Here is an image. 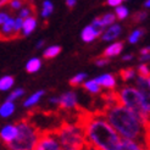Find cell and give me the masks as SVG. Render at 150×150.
Wrapping results in <instances>:
<instances>
[{
    "instance_id": "9a60e30c",
    "label": "cell",
    "mask_w": 150,
    "mask_h": 150,
    "mask_svg": "<svg viewBox=\"0 0 150 150\" xmlns=\"http://www.w3.org/2000/svg\"><path fill=\"white\" fill-rule=\"evenodd\" d=\"M137 86H138V89H139L142 93H143L144 95H146V96H149V86H150V79H149V77L138 76Z\"/></svg>"
},
{
    "instance_id": "3957f363",
    "label": "cell",
    "mask_w": 150,
    "mask_h": 150,
    "mask_svg": "<svg viewBox=\"0 0 150 150\" xmlns=\"http://www.w3.org/2000/svg\"><path fill=\"white\" fill-rule=\"evenodd\" d=\"M17 136L6 146L10 150H34L40 129L31 118H22L17 121Z\"/></svg>"
},
{
    "instance_id": "83f0119b",
    "label": "cell",
    "mask_w": 150,
    "mask_h": 150,
    "mask_svg": "<svg viewBox=\"0 0 150 150\" xmlns=\"http://www.w3.org/2000/svg\"><path fill=\"white\" fill-rule=\"evenodd\" d=\"M144 34V29H136L134 32H132V34L129 35V38H128V40H129V43H132V44H134V43H137L139 39H140V37Z\"/></svg>"
},
{
    "instance_id": "4316f807",
    "label": "cell",
    "mask_w": 150,
    "mask_h": 150,
    "mask_svg": "<svg viewBox=\"0 0 150 150\" xmlns=\"http://www.w3.org/2000/svg\"><path fill=\"white\" fill-rule=\"evenodd\" d=\"M115 12H116V17L118 20H125L127 16H128V9L125 7V6H122V5L116 6V11Z\"/></svg>"
},
{
    "instance_id": "2e32d148",
    "label": "cell",
    "mask_w": 150,
    "mask_h": 150,
    "mask_svg": "<svg viewBox=\"0 0 150 150\" xmlns=\"http://www.w3.org/2000/svg\"><path fill=\"white\" fill-rule=\"evenodd\" d=\"M83 88L86 89L87 92L92 93V94H100L101 93V87L96 83L95 79L92 81H86L83 83Z\"/></svg>"
},
{
    "instance_id": "f1b7e54d",
    "label": "cell",
    "mask_w": 150,
    "mask_h": 150,
    "mask_svg": "<svg viewBox=\"0 0 150 150\" xmlns=\"http://www.w3.org/2000/svg\"><path fill=\"white\" fill-rule=\"evenodd\" d=\"M23 93H25L23 89H16V91H13L9 96H7L6 101H12V100H15V99H17L18 96H22V95H23Z\"/></svg>"
},
{
    "instance_id": "d4e9b609",
    "label": "cell",
    "mask_w": 150,
    "mask_h": 150,
    "mask_svg": "<svg viewBox=\"0 0 150 150\" xmlns=\"http://www.w3.org/2000/svg\"><path fill=\"white\" fill-rule=\"evenodd\" d=\"M86 78H87L86 73H78L70 81V86L71 87H78V86H81L82 83H83V81H86Z\"/></svg>"
},
{
    "instance_id": "cb8c5ba5",
    "label": "cell",
    "mask_w": 150,
    "mask_h": 150,
    "mask_svg": "<svg viewBox=\"0 0 150 150\" xmlns=\"http://www.w3.org/2000/svg\"><path fill=\"white\" fill-rule=\"evenodd\" d=\"M52 10H54V6H52V3L49 1V0H45L43 3V10H42V16L44 18H47L48 16H50Z\"/></svg>"
},
{
    "instance_id": "ee69618b",
    "label": "cell",
    "mask_w": 150,
    "mask_h": 150,
    "mask_svg": "<svg viewBox=\"0 0 150 150\" xmlns=\"http://www.w3.org/2000/svg\"><path fill=\"white\" fill-rule=\"evenodd\" d=\"M144 6H145V7H149V6H150V0H146V1L144 3Z\"/></svg>"
},
{
    "instance_id": "4fadbf2b",
    "label": "cell",
    "mask_w": 150,
    "mask_h": 150,
    "mask_svg": "<svg viewBox=\"0 0 150 150\" xmlns=\"http://www.w3.org/2000/svg\"><path fill=\"white\" fill-rule=\"evenodd\" d=\"M122 49H123V43H121V42H116V43L111 44V45H109L106 49H105V51L103 52V56H104V57H106V59L117 56L120 52L122 51Z\"/></svg>"
},
{
    "instance_id": "8fae6325",
    "label": "cell",
    "mask_w": 150,
    "mask_h": 150,
    "mask_svg": "<svg viewBox=\"0 0 150 150\" xmlns=\"http://www.w3.org/2000/svg\"><path fill=\"white\" fill-rule=\"evenodd\" d=\"M120 33H121V27H120V25H114L112 23L111 27H109L104 33H101V39L104 42L115 40L120 35Z\"/></svg>"
},
{
    "instance_id": "8d00e7d4",
    "label": "cell",
    "mask_w": 150,
    "mask_h": 150,
    "mask_svg": "<svg viewBox=\"0 0 150 150\" xmlns=\"http://www.w3.org/2000/svg\"><path fill=\"white\" fill-rule=\"evenodd\" d=\"M76 3H77V0H66V5L70 7V9H72V7L76 5Z\"/></svg>"
},
{
    "instance_id": "d6986e66",
    "label": "cell",
    "mask_w": 150,
    "mask_h": 150,
    "mask_svg": "<svg viewBox=\"0 0 150 150\" xmlns=\"http://www.w3.org/2000/svg\"><path fill=\"white\" fill-rule=\"evenodd\" d=\"M44 95V91H39V92H37L34 93L33 95H31L29 98L23 103V106L25 108H29V106H33V105H35L39 101V99L42 98V96Z\"/></svg>"
},
{
    "instance_id": "6da1fadb",
    "label": "cell",
    "mask_w": 150,
    "mask_h": 150,
    "mask_svg": "<svg viewBox=\"0 0 150 150\" xmlns=\"http://www.w3.org/2000/svg\"><path fill=\"white\" fill-rule=\"evenodd\" d=\"M122 139H132L149 148V121L120 103L105 104L99 110Z\"/></svg>"
},
{
    "instance_id": "bcb514c9",
    "label": "cell",
    "mask_w": 150,
    "mask_h": 150,
    "mask_svg": "<svg viewBox=\"0 0 150 150\" xmlns=\"http://www.w3.org/2000/svg\"><path fill=\"white\" fill-rule=\"evenodd\" d=\"M122 1H123V0H122Z\"/></svg>"
},
{
    "instance_id": "484cf974",
    "label": "cell",
    "mask_w": 150,
    "mask_h": 150,
    "mask_svg": "<svg viewBox=\"0 0 150 150\" xmlns=\"http://www.w3.org/2000/svg\"><path fill=\"white\" fill-rule=\"evenodd\" d=\"M27 1H28V0H10L7 5H9V7L12 11H18Z\"/></svg>"
},
{
    "instance_id": "603a6c76",
    "label": "cell",
    "mask_w": 150,
    "mask_h": 150,
    "mask_svg": "<svg viewBox=\"0 0 150 150\" xmlns=\"http://www.w3.org/2000/svg\"><path fill=\"white\" fill-rule=\"evenodd\" d=\"M99 20H100V22H101V25H103L104 27H106V26H109V25L114 23V22L116 21V16H115L114 13H105L104 16L99 17Z\"/></svg>"
},
{
    "instance_id": "7dc6e473",
    "label": "cell",
    "mask_w": 150,
    "mask_h": 150,
    "mask_svg": "<svg viewBox=\"0 0 150 150\" xmlns=\"http://www.w3.org/2000/svg\"><path fill=\"white\" fill-rule=\"evenodd\" d=\"M9 150H10V149H9Z\"/></svg>"
},
{
    "instance_id": "74e56055",
    "label": "cell",
    "mask_w": 150,
    "mask_h": 150,
    "mask_svg": "<svg viewBox=\"0 0 150 150\" xmlns=\"http://www.w3.org/2000/svg\"><path fill=\"white\" fill-rule=\"evenodd\" d=\"M9 1H10V0H0V9H1V7H4L5 5L9 4Z\"/></svg>"
},
{
    "instance_id": "ab89813d",
    "label": "cell",
    "mask_w": 150,
    "mask_h": 150,
    "mask_svg": "<svg viewBox=\"0 0 150 150\" xmlns=\"http://www.w3.org/2000/svg\"><path fill=\"white\" fill-rule=\"evenodd\" d=\"M142 55H146V54H149V47L148 48H144V49H142Z\"/></svg>"
},
{
    "instance_id": "836d02e7",
    "label": "cell",
    "mask_w": 150,
    "mask_h": 150,
    "mask_svg": "<svg viewBox=\"0 0 150 150\" xmlns=\"http://www.w3.org/2000/svg\"><path fill=\"white\" fill-rule=\"evenodd\" d=\"M79 150H100V149H98V148L94 146V145L91 144V143H88V142H84V144L82 145V148H81Z\"/></svg>"
},
{
    "instance_id": "52a82bcc",
    "label": "cell",
    "mask_w": 150,
    "mask_h": 150,
    "mask_svg": "<svg viewBox=\"0 0 150 150\" xmlns=\"http://www.w3.org/2000/svg\"><path fill=\"white\" fill-rule=\"evenodd\" d=\"M17 136V127L16 125H9V126H5L4 128L0 132V139H1L5 145H7L9 143L16 138Z\"/></svg>"
},
{
    "instance_id": "60d3db41",
    "label": "cell",
    "mask_w": 150,
    "mask_h": 150,
    "mask_svg": "<svg viewBox=\"0 0 150 150\" xmlns=\"http://www.w3.org/2000/svg\"><path fill=\"white\" fill-rule=\"evenodd\" d=\"M140 60H142V61H148V60H149V54H146V55H143V56L140 57Z\"/></svg>"
},
{
    "instance_id": "9c48e42d",
    "label": "cell",
    "mask_w": 150,
    "mask_h": 150,
    "mask_svg": "<svg viewBox=\"0 0 150 150\" xmlns=\"http://www.w3.org/2000/svg\"><path fill=\"white\" fill-rule=\"evenodd\" d=\"M95 82L100 87L106 88L108 91H114L116 88V78L110 73L101 74V76H99L98 78H95Z\"/></svg>"
},
{
    "instance_id": "f35d334b",
    "label": "cell",
    "mask_w": 150,
    "mask_h": 150,
    "mask_svg": "<svg viewBox=\"0 0 150 150\" xmlns=\"http://www.w3.org/2000/svg\"><path fill=\"white\" fill-rule=\"evenodd\" d=\"M132 59H133V55H125V56L122 57L123 61H128V60H132Z\"/></svg>"
},
{
    "instance_id": "44dd1931",
    "label": "cell",
    "mask_w": 150,
    "mask_h": 150,
    "mask_svg": "<svg viewBox=\"0 0 150 150\" xmlns=\"http://www.w3.org/2000/svg\"><path fill=\"white\" fill-rule=\"evenodd\" d=\"M60 51H61V48L57 45H52L44 51L43 56H44V59H54L55 56H57L60 54Z\"/></svg>"
},
{
    "instance_id": "e575fe53",
    "label": "cell",
    "mask_w": 150,
    "mask_h": 150,
    "mask_svg": "<svg viewBox=\"0 0 150 150\" xmlns=\"http://www.w3.org/2000/svg\"><path fill=\"white\" fill-rule=\"evenodd\" d=\"M95 64L98 65V66H105V65H108V64H109V59H106V57L96 59V60H95Z\"/></svg>"
},
{
    "instance_id": "d590c367",
    "label": "cell",
    "mask_w": 150,
    "mask_h": 150,
    "mask_svg": "<svg viewBox=\"0 0 150 150\" xmlns=\"http://www.w3.org/2000/svg\"><path fill=\"white\" fill-rule=\"evenodd\" d=\"M121 3H122V0H108V4L110 6H114V7L121 5Z\"/></svg>"
},
{
    "instance_id": "b9f144b4",
    "label": "cell",
    "mask_w": 150,
    "mask_h": 150,
    "mask_svg": "<svg viewBox=\"0 0 150 150\" xmlns=\"http://www.w3.org/2000/svg\"><path fill=\"white\" fill-rule=\"evenodd\" d=\"M50 103H52V104H57V105H59V98H51V99H50Z\"/></svg>"
},
{
    "instance_id": "7402d4cb",
    "label": "cell",
    "mask_w": 150,
    "mask_h": 150,
    "mask_svg": "<svg viewBox=\"0 0 150 150\" xmlns=\"http://www.w3.org/2000/svg\"><path fill=\"white\" fill-rule=\"evenodd\" d=\"M134 76H136V71H134V69H132V67L120 71V77H121V79L123 82L131 81L132 78H134Z\"/></svg>"
},
{
    "instance_id": "ffe728a7",
    "label": "cell",
    "mask_w": 150,
    "mask_h": 150,
    "mask_svg": "<svg viewBox=\"0 0 150 150\" xmlns=\"http://www.w3.org/2000/svg\"><path fill=\"white\" fill-rule=\"evenodd\" d=\"M13 86V77L11 76H4L0 78V91H9V89Z\"/></svg>"
},
{
    "instance_id": "277c9868",
    "label": "cell",
    "mask_w": 150,
    "mask_h": 150,
    "mask_svg": "<svg viewBox=\"0 0 150 150\" xmlns=\"http://www.w3.org/2000/svg\"><path fill=\"white\" fill-rule=\"evenodd\" d=\"M117 93V101L123 106L133 110L134 112L149 121V96L144 95L139 89L133 87H125Z\"/></svg>"
},
{
    "instance_id": "f546056e",
    "label": "cell",
    "mask_w": 150,
    "mask_h": 150,
    "mask_svg": "<svg viewBox=\"0 0 150 150\" xmlns=\"http://www.w3.org/2000/svg\"><path fill=\"white\" fill-rule=\"evenodd\" d=\"M149 67H148V65H145V64H143V65H140L139 67H138V74L139 76H142V77H149Z\"/></svg>"
},
{
    "instance_id": "5b68a950",
    "label": "cell",
    "mask_w": 150,
    "mask_h": 150,
    "mask_svg": "<svg viewBox=\"0 0 150 150\" xmlns=\"http://www.w3.org/2000/svg\"><path fill=\"white\" fill-rule=\"evenodd\" d=\"M54 132L64 150H79L86 142L83 129L77 123L62 121Z\"/></svg>"
},
{
    "instance_id": "4dcf8cb0",
    "label": "cell",
    "mask_w": 150,
    "mask_h": 150,
    "mask_svg": "<svg viewBox=\"0 0 150 150\" xmlns=\"http://www.w3.org/2000/svg\"><path fill=\"white\" fill-rule=\"evenodd\" d=\"M13 28H15V32L17 33V35L21 37V29H22V18L21 17L15 18V21H13Z\"/></svg>"
},
{
    "instance_id": "30bf717a",
    "label": "cell",
    "mask_w": 150,
    "mask_h": 150,
    "mask_svg": "<svg viewBox=\"0 0 150 150\" xmlns=\"http://www.w3.org/2000/svg\"><path fill=\"white\" fill-rule=\"evenodd\" d=\"M101 33H103L101 31H99V29L94 28V27L91 25V26H87V27L83 29V31H82L81 38H82V40L86 42V43H91V42H93L95 38L100 37Z\"/></svg>"
},
{
    "instance_id": "ba28073f",
    "label": "cell",
    "mask_w": 150,
    "mask_h": 150,
    "mask_svg": "<svg viewBox=\"0 0 150 150\" xmlns=\"http://www.w3.org/2000/svg\"><path fill=\"white\" fill-rule=\"evenodd\" d=\"M149 148L144 145L143 143H139L137 140H132V139H122L120 142V145L117 150H148Z\"/></svg>"
},
{
    "instance_id": "f6af8a7d",
    "label": "cell",
    "mask_w": 150,
    "mask_h": 150,
    "mask_svg": "<svg viewBox=\"0 0 150 150\" xmlns=\"http://www.w3.org/2000/svg\"><path fill=\"white\" fill-rule=\"evenodd\" d=\"M55 150H64V149H62L61 146H60V148H57V149H55Z\"/></svg>"
},
{
    "instance_id": "7bdbcfd3",
    "label": "cell",
    "mask_w": 150,
    "mask_h": 150,
    "mask_svg": "<svg viewBox=\"0 0 150 150\" xmlns=\"http://www.w3.org/2000/svg\"><path fill=\"white\" fill-rule=\"evenodd\" d=\"M43 44H44V42H43V40H40L38 44H37V48H40V47H43Z\"/></svg>"
},
{
    "instance_id": "7c38bea8",
    "label": "cell",
    "mask_w": 150,
    "mask_h": 150,
    "mask_svg": "<svg viewBox=\"0 0 150 150\" xmlns=\"http://www.w3.org/2000/svg\"><path fill=\"white\" fill-rule=\"evenodd\" d=\"M37 26V18L35 16H29V17H26V18H22V34L23 35H28L31 34L34 28Z\"/></svg>"
},
{
    "instance_id": "d6a6232c",
    "label": "cell",
    "mask_w": 150,
    "mask_h": 150,
    "mask_svg": "<svg viewBox=\"0 0 150 150\" xmlns=\"http://www.w3.org/2000/svg\"><path fill=\"white\" fill-rule=\"evenodd\" d=\"M11 16H10V13L5 11V10H0V26H1L3 23H5V22L9 20Z\"/></svg>"
},
{
    "instance_id": "7a4b0ae2",
    "label": "cell",
    "mask_w": 150,
    "mask_h": 150,
    "mask_svg": "<svg viewBox=\"0 0 150 150\" xmlns=\"http://www.w3.org/2000/svg\"><path fill=\"white\" fill-rule=\"evenodd\" d=\"M77 123L84 133L86 142L100 150H117L121 137L106 121L103 114L98 111H88L77 108Z\"/></svg>"
},
{
    "instance_id": "ac0fdd59",
    "label": "cell",
    "mask_w": 150,
    "mask_h": 150,
    "mask_svg": "<svg viewBox=\"0 0 150 150\" xmlns=\"http://www.w3.org/2000/svg\"><path fill=\"white\" fill-rule=\"evenodd\" d=\"M15 111V105L12 104V101H5L1 106H0V115L3 117H7L13 114Z\"/></svg>"
},
{
    "instance_id": "5bb4252c",
    "label": "cell",
    "mask_w": 150,
    "mask_h": 150,
    "mask_svg": "<svg viewBox=\"0 0 150 150\" xmlns=\"http://www.w3.org/2000/svg\"><path fill=\"white\" fill-rule=\"evenodd\" d=\"M29 16H35V6L33 5V3L27 1L23 6L20 9V16L21 18H26Z\"/></svg>"
},
{
    "instance_id": "e0dca14e",
    "label": "cell",
    "mask_w": 150,
    "mask_h": 150,
    "mask_svg": "<svg viewBox=\"0 0 150 150\" xmlns=\"http://www.w3.org/2000/svg\"><path fill=\"white\" fill-rule=\"evenodd\" d=\"M40 66H42V62H40V60L38 57H33L29 61L27 62L26 65V70L28 73H34L37 72L39 69H40Z\"/></svg>"
},
{
    "instance_id": "1f68e13d",
    "label": "cell",
    "mask_w": 150,
    "mask_h": 150,
    "mask_svg": "<svg viewBox=\"0 0 150 150\" xmlns=\"http://www.w3.org/2000/svg\"><path fill=\"white\" fill-rule=\"evenodd\" d=\"M146 12L144 11H140V12H137L136 15L133 16V22H142V21H144L146 18Z\"/></svg>"
},
{
    "instance_id": "8992f818",
    "label": "cell",
    "mask_w": 150,
    "mask_h": 150,
    "mask_svg": "<svg viewBox=\"0 0 150 150\" xmlns=\"http://www.w3.org/2000/svg\"><path fill=\"white\" fill-rule=\"evenodd\" d=\"M59 108L61 110H72L77 109V95L74 92H69L61 95V98H59Z\"/></svg>"
}]
</instances>
